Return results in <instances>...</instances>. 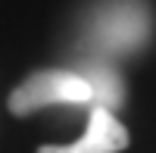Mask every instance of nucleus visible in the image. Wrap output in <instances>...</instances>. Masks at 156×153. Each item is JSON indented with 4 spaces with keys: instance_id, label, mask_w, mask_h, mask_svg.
<instances>
[{
    "instance_id": "1",
    "label": "nucleus",
    "mask_w": 156,
    "mask_h": 153,
    "mask_svg": "<svg viewBox=\"0 0 156 153\" xmlns=\"http://www.w3.org/2000/svg\"><path fill=\"white\" fill-rule=\"evenodd\" d=\"M150 41V9L144 0H103L90 12L87 44L103 56L134 53Z\"/></svg>"
},
{
    "instance_id": "2",
    "label": "nucleus",
    "mask_w": 156,
    "mask_h": 153,
    "mask_svg": "<svg viewBox=\"0 0 156 153\" xmlns=\"http://www.w3.org/2000/svg\"><path fill=\"white\" fill-rule=\"evenodd\" d=\"M44 106H94V91L78 69H44L12 91L9 109L16 116H28Z\"/></svg>"
},
{
    "instance_id": "3",
    "label": "nucleus",
    "mask_w": 156,
    "mask_h": 153,
    "mask_svg": "<svg viewBox=\"0 0 156 153\" xmlns=\"http://www.w3.org/2000/svg\"><path fill=\"white\" fill-rule=\"evenodd\" d=\"M128 147V131L115 112L106 106H90L87 112V131L72 144L62 147H41V153H119Z\"/></svg>"
},
{
    "instance_id": "4",
    "label": "nucleus",
    "mask_w": 156,
    "mask_h": 153,
    "mask_svg": "<svg viewBox=\"0 0 156 153\" xmlns=\"http://www.w3.org/2000/svg\"><path fill=\"white\" fill-rule=\"evenodd\" d=\"M78 72L87 78L90 91H94V106H106L112 112L122 106L125 87H122V78L115 75V69H109V66H103L100 59H94V62H87V66H81Z\"/></svg>"
}]
</instances>
